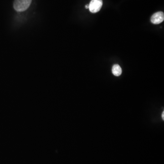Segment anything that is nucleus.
<instances>
[{
	"instance_id": "obj_1",
	"label": "nucleus",
	"mask_w": 164,
	"mask_h": 164,
	"mask_svg": "<svg viewBox=\"0 0 164 164\" xmlns=\"http://www.w3.org/2000/svg\"><path fill=\"white\" fill-rule=\"evenodd\" d=\"M31 2L32 0H15L13 6L17 12H23L29 7Z\"/></svg>"
},
{
	"instance_id": "obj_2",
	"label": "nucleus",
	"mask_w": 164,
	"mask_h": 164,
	"mask_svg": "<svg viewBox=\"0 0 164 164\" xmlns=\"http://www.w3.org/2000/svg\"><path fill=\"white\" fill-rule=\"evenodd\" d=\"M103 6L102 0H91L89 5V9L90 12L95 13L100 11Z\"/></svg>"
},
{
	"instance_id": "obj_3",
	"label": "nucleus",
	"mask_w": 164,
	"mask_h": 164,
	"mask_svg": "<svg viewBox=\"0 0 164 164\" xmlns=\"http://www.w3.org/2000/svg\"><path fill=\"white\" fill-rule=\"evenodd\" d=\"M151 22L154 24H159L162 22L164 20V13L159 12L154 13L151 18Z\"/></svg>"
},
{
	"instance_id": "obj_4",
	"label": "nucleus",
	"mask_w": 164,
	"mask_h": 164,
	"mask_svg": "<svg viewBox=\"0 0 164 164\" xmlns=\"http://www.w3.org/2000/svg\"><path fill=\"white\" fill-rule=\"evenodd\" d=\"M112 71L113 74L115 76H119L122 74V69L118 64H115L113 66Z\"/></svg>"
},
{
	"instance_id": "obj_5",
	"label": "nucleus",
	"mask_w": 164,
	"mask_h": 164,
	"mask_svg": "<svg viewBox=\"0 0 164 164\" xmlns=\"http://www.w3.org/2000/svg\"><path fill=\"white\" fill-rule=\"evenodd\" d=\"M162 118L163 119H164V112H163L162 114Z\"/></svg>"
},
{
	"instance_id": "obj_6",
	"label": "nucleus",
	"mask_w": 164,
	"mask_h": 164,
	"mask_svg": "<svg viewBox=\"0 0 164 164\" xmlns=\"http://www.w3.org/2000/svg\"><path fill=\"white\" fill-rule=\"evenodd\" d=\"M89 5H87L85 6V8H87V9H89Z\"/></svg>"
}]
</instances>
